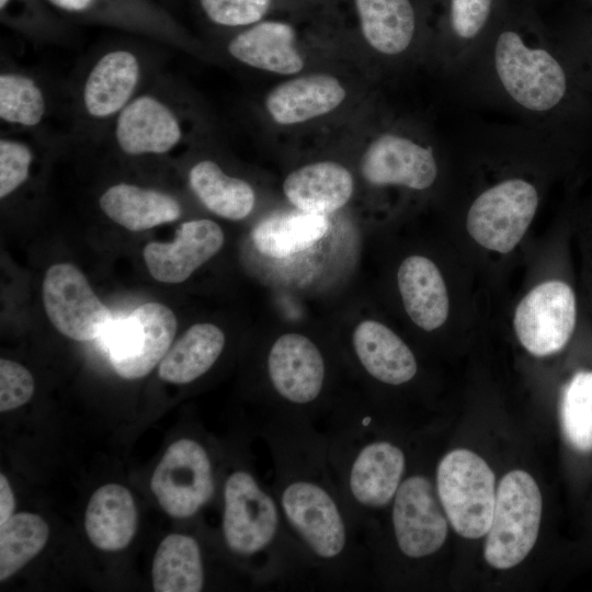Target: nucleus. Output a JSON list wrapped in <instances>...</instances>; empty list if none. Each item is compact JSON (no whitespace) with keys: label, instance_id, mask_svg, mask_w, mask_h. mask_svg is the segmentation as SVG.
<instances>
[{"label":"nucleus","instance_id":"nucleus-1","mask_svg":"<svg viewBox=\"0 0 592 592\" xmlns=\"http://www.w3.org/2000/svg\"><path fill=\"white\" fill-rule=\"evenodd\" d=\"M465 68L476 69L487 94L543 127L569 93L568 73L553 48L516 29L486 42Z\"/></svg>","mask_w":592,"mask_h":592},{"label":"nucleus","instance_id":"nucleus-2","mask_svg":"<svg viewBox=\"0 0 592 592\" xmlns=\"http://www.w3.org/2000/svg\"><path fill=\"white\" fill-rule=\"evenodd\" d=\"M153 57L140 45L132 44L98 52L86 65L72 92L75 136L107 138L118 114L148 86Z\"/></svg>","mask_w":592,"mask_h":592},{"label":"nucleus","instance_id":"nucleus-3","mask_svg":"<svg viewBox=\"0 0 592 592\" xmlns=\"http://www.w3.org/2000/svg\"><path fill=\"white\" fill-rule=\"evenodd\" d=\"M276 499L283 521L312 561L337 568L351 555L348 512L330 482L308 469H286Z\"/></svg>","mask_w":592,"mask_h":592},{"label":"nucleus","instance_id":"nucleus-4","mask_svg":"<svg viewBox=\"0 0 592 592\" xmlns=\"http://www.w3.org/2000/svg\"><path fill=\"white\" fill-rule=\"evenodd\" d=\"M542 519V494L534 478L512 470L500 480L483 555L496 569L519 565L534 547Z\"/></svg>","mask_w":592,"mask_h":592},{"label":"nucleus","instance_id":"nucleus-5","mask_svg":"<svg viewBox=\"0 0 592 592\" xmlns=\"http://www.w3.org/2000/svg\"><path fill=\"white\" fill-rule=\"evenodd\" d=\"M436 492L454 531L480 538L490 527L496 503V477L476 453L457 448L447 453L436 470Z\"/></svg>","mask_w":592,"mask_h":592},{"label":"nucleus","instance_id":"nucleus-6","mask_svg":"<svg viewBox=\"0 0 592 592\" xmlns=\"http://www.w3.org/2000/svg\"><path fill=\"white\" fill-rule=\"evenodd\" d=\"M283 516L276 499L247 470L225 481L223 535L229 549L243 557L261 555L277 542Z\"/></svg>","mask_w":592,"mask_h":592},{"label":"nucleus","instance_id":"nucleus-7","mask_svg":"<svg viewBox=\"0 0 592 592\" xmlns=\"http://www.w3.org/2000/svg\"><path fill=\"white\" fill-rule=\"evenodd\" d=\"M539 203L536 186L508 178L483 190L471 203L466 228L486 249L508 253L521 241Z\"/></svg>","mask_w":592,"mask_h":592},{"label":"nucleus","instance_id":"nucleus-8","mask_svg":"<svg viewBox=\"0 0 592 592\" xmlns=\"http://www.w3.org/2000/svg\"><path fill=\"white\" fill-rule=\"evenodd\" d=\"M174 312L160 303H146L104 332L111 364L118 376L137 379L161 362L175 337Z\"/></svg>","mask_w":592,"mask_h":592},{"label":"nucleus","instance_id":"nucleus-9","mask_svg":"<svg viewBox=\"0 0 592 592\" xmlns=\"http://www.w3.org/2000/svg\"><path fill=\"white\" fill-rule=\"evenodd\" d=\"M185 137L184 116L172 93L148 86L118 114L107 135L129 157L171 153Z\"/></svg>","mask_w":592,"mask_h":592},{"label":"nucleus","instance_id":"nucleus-10","mask_svg":"<svg viewBox=\"0 0 592 592\" xmlns=\"http://www.w3.org/2000/svg\"><path fill=\"white\" fill-rule=\"evenodd\" d=\"M46 1L68 20L128 32L171 48L192 49L186 31L158 0Z\"/></svg>","mask_w":592,"mask_h":592},{"label":"nucleus","instance_id":"nucleus-11","mask_svg":"<svg viewBox=\"0 0 592 592\" xmlns=\"http://www.w3.org/2000/svg\"><path fill=\"white\" fill-rule=\"evenodd\" d=\"M513 323L517 339L530 353L546 356L561 351L578 323L572 286L561 280L537 285L519 303Z\"/></svg>","mask_w":592,"mask_h":592},{"label":"nucleus","instance_id":"nucleus-12","mask_svg":"<svg viewBox=\"0 0 592 592\" xmlns=\"http://www.w3.org/2000/svg\"><path fill=\"white\" fill-rule=\"evenodd\" d=\"M42 296L50 322L72 340H94L112 323L109 308L94 294L84 274L71 263H57L46 271Z\"/></svg>","mask_w":592,"mask_h":592},{"label":"nucleus","instance_id":"nucleus-13","mask_svg":"<svg viewBox=\"0 0 592 592\" xmlns=\"http://www.w3.org/2000/svg\"><path fill=\"white\" fill-rule=\"evenodd\" d=\"M160 506L172 517L194 515L213 497L215 480L208 454L194 440L172 443L150 482Z\"/></svg>","mask_w":592,"mask_h":592},{"label":"nucleus","instance_id":"nucleus-14","mask_svg":"<svg viewBox=\"0 0 592 592\" xmlns=\"http://www.w3.org/2000/svg\"><path fill=\"white\" fill-rule=\"evenodd\" d=\"M447 516L432 482L422 475L402 480L392 500L391 523L399 550L420 559L436 553L447 537Z\"/></svg>","mask_w":592,"mask_h":592},{"label":"nucleus","instance_id":"nucleus-15","mask_svg":"<svg viewBox=\"0 0 592 592\" xmlns=\"http://www.w3.org/2000/svg\"><path fill=\"white\" fill-rule=\"evenodd\" d=\"M365 180L375 186H403L415 191L430 189L436 181L439 166L431 145L412 137L387 132L377 136L361 160Z\"/></svg>","mask_w":592,"mask_h":592},{"label":"nucleus","instance_id":"nucleus-16","mask_svg":"<svg viewBox=\"0 0 592 592\" xmlns=\"http://www.w3.org/2000/svg\"><path fill=\"white\" fill-rule=\"evenodd\" d=\"M344 488L356 509L379 510L392 502L406 469L400 447L386 440H374L348 455Z\"/></svg>","mask_w":592,"mask_h":592},{"label":"nucleus","instance_id":"nucleus-17","mask_svg":"<svg viewBox=\"0 0 592 592\" xmlns=\"http://www.w3.org/2000/svg\"><path fill=\"white\" fill-rule=\"evenodd\" d=\"M224 244L221 228L209 219L183 223L170 242H149L143 252L150 275L158 282L177 284L214 257Z\"/></svg>","mask_w":592,"mask_h":592},{"label":"nucleus","instance_id":"nucleus-18","mask_svg":"<svg viewBox=\"0 0 592 592\" xmlns=\"http://www.w3.org/2000/svg\"><path fill=\"white\" fill-rule=\"evenodd\" d=\"M267 374L274 390L292 405L314 402L323 388L326 366L321 352L307 337L286 333L273 343Z\"/></svg>","mask_w":592,"mask_h":592},{"label":"nucleus","instance_id":"nucleus-19","mask_svg":"<svg viewBox=\"0 0 592 592\" xmlns=\"http://www.w3.org/2000/svg\"><path fill=\"white\" fill-rule=\"evenodd\" d=\"M346 96L333 76L314 73L287 80L265 98V109L274 122L293 125L330 113Z\"/></svg>","mask_w":592,"mask_h":592},{"label":"nucleus","instance_id":"nucleus-20","mask_svg":"<svg viewBox=\"0 0 592 592\" xmlns=\"http://www.w3.org/2000/svg\"><path fill=\"white\" fill-rule=\"evenodd\" d=\"M295 33L283 22H261L236 34L227 45L228 54L252 68L293 75L304 67L294 46Z\"/></svg>","mask_w":592,"mask_h":592},{"label":"nucleus","instance_id":"nucleus-21","mask_svg":"<svg viewBox=\"0 0 592 592\" xmlns=\"http://www.w3.org/2000/svg\"><path fill=\"white\" fill-rule=\"evenodd\" d=\"M99 205L111 220L132 231L171 223L182 215L181 203L173 195L127 182L107 187Z\"/></svg>","mask_w":592,"mask_h":592},{"label":"nucleus","instance_id":"nucleus-22","mask_svg":"<svg viewBox=\"0 0 592 592\" xmlns=\"http://www.w3.org/2000/svg\"><path fill=\"white\" fill-rule=\"evenodd\" d=\"M352 340L360 363L375 379L397 386L414 377L418 365L412 351L385 325L364 320Z\"/></svg>","mask_w":592,"mask_h":592},{"label":"nucleus","instance_id":"nucleus-23","mask_svg":"<svg viewBox=\"0 0 592 592\" xmlns=\"http://www.w3.org/2000/svg\"><path fill=\"white\" fill-rule=\"evenodd\" d=\"M397 277L411 320L426 331L441 327L448 316V295L437 266L428 258L412 255L402 261Z\"/></svg>","mask_w":592,"mask_h":592},{"label":"nucleus","instance_id":"nucleus-24","mask_svg":"<svg viewBox=\"0 0 592 592\" xmlns=\"http://www.w3.org/2000/svg\"><path fill=\"white\" fill-rule=\"evenodd\" d=\"M353 187L350 171L333 161L304 166L289 173L283 184L285 196L296 208L323 215L342 207Z\"/></svg>","mask_w":592,"mask_h":592},{"label":"nucleus","instance_id":"nucleus-25","mask_svg":"<svg viewBox=\"0 0 592 592\" xmlns=\"http://www.w3.org/2000/svg\"><path fill=\"white\" fill-rule=\"evenodd\" d=\"M84 528L90 542L102 550L125 548L137 528V510L129 490L117 483L100 487L88 503Z\"/></svg>","mask_w":592,"mask_h":592},{"label":"nucleus","instance_id":"nucleus-26","mask_svg":"<svg viewBox=\"0 0 592 592\" xmlns=\"http://www.w3.org/2000/svg\"><path fill=\"white\" fill-rule=\"evenodd\" d=\"M53 111L48 88L37 75L19 67L0 72V121L5 132L39 129Z\"/></svg>","mask_w":592,"mask_h":592},{"label":"nucleus","instance_id":"nucleus-27","mask_svg":"<svg viewBox=\"0 0 592 592\" xmlns=\"http://www.w3.org/2000/svg\"><path fill=\"white\" fill-rule=\"evenodd\" d=\"M362 34L368 45L387 57L410 49L417 29L410 0H355Z\"/></svg>","mask_w":592,"mask_h":592},{"label":"nucleus","instance_id":"nucleus-28","mask_svg":"<svg viewBox=\"0 0 592 592\" xmlns=\"http://www.w3.org/2000/svg\"><path fill=\"white\" fill-rule=\"evenodd\" d=\"M224 346L225 334L217 326L195 323L161 360L159 377L172 384H189L215 364Z\"/></svg>","mask_w":592,"mask_h":592},{"label":"nucleus","instance_id":"nucleus-29","mask_svg":"<svg viewBox=\"0 0 592 592\" xmlns=\"http://www.w3.org/2000/svg\"><path fill=\"white\" fill-rule=\"evenodd\" d=\"M329 227L326 215L298 209L262 219L252 230V240L262 254L285 258L311 247Z\"/></svg>","mask_w":592,"mask_h":592},{"label":"nucleus","instance_id":"nucleus-30","mask_svg":"<svg viewBox=\"0 0 592 592\" xmlns=\"http://www.w3.org/2000/svg\"><path fill=\"white\" fill-rule=\"evenodd\" d=\"M189 185L212 213L230 220L246 218L254 206V191L244 180L230 177L213 160H201L187 173Z\"/></svg>","mask_w":592,"mask_h":592},{"label":"nucleus","instance_id":"nucleus-31","mask_svg":"<svg viewBox=\"0 0 592 592\" xmlns=\"http://www.w3.org/2000/svg\"><path fill=\"white\" fill-rule=\"evenodd\" d=\"M151 574L157 592L201 591L204 568L198 543L187 535H168L157 548Z\"/></svg>","mask_w":592,"mask_h":592},{"label":"nucleus","instance_id":"nucleus-32","mask_svg":"<svg viewBox=\"0 0 592 592\" xmlns=\"http://www.w3.org/2000/svg\"><path fill=\"white\" fill-rule=\"evenodd\" d=\"M493 0H449L448 37L442 58L453 71L464 70L483 45Z\"/></svg>","mask_w":592,"mask_h":592},{"label":"nucleus","instance_id":"nucleus-33","mask_svg":"<svg viewBox=\"0 0 592 592\" xmlns=\"http://www.w3.org/2000/svg\"><path fill=\"white\" fill-rule=\"evenodd\" d=\"M48 536V525L37 514L18 513L0 524V580H7L33 559Z\"/></svg>","mask_w":592,"mask_h":592},{"label":"nucleus","instance_id":"nucleus-34","mask_svg":"<svg viewBox=\"0 0 592 592\" xmlns=\"http://www.w3.org/2000/svg\"><path fill=\"white\" fill-rule=\"evenodd\" d=\"M2 24L37 43H66L70 27L46 0H0Z\"/></svg>","mask_w":592,"mask_h":592},{"label":"nucleus","instance_id":"nucleus-35","mask_svg":"<svg viewBox=\"0 0 592 592\" xmlns=\"http://www.w3.org/2000/svg\"><path fill=\"white\" fill-rule=\"evenodd\" d=\"M559 414L563 435L572 448L592 451V369L576 372L560 395Z\"/></svg>","mask_w":592,"mask_h":592},{"label":"nucleus","instance_id":"nucleus-36","mask_svg":"<svg viewBox=\"0 0 592 592\" xmlns=\"http://www.w3.org/2000/svg\"><path fill=\"white\" fill-rule=\"evenodd\" d=\"M23 132H4L0 138V197L12 195L31 177L36 159L34 145Z\"/></svg>","mask_w":592,"mask_h":592},{"label":"nucleus","instance_id":"nucleus-37","mask_svg":"<svg viewBox=\"0 0 592 592\" xmlns=\"http://www.w3.org/2000/svg\"><path fill=\"white\" fill-rule=\"evenodd\" d=\"M270 2L271 0H198L209 21L226 27L257 23L269 10Z\"/></svg>","mask_w":592,"mask_h":592},{"label":"nucleus","instance_id":"nucleus-38","mask_svg":"<svg viewBox=\"0 0 592 592\" xmlns=\"http://www.w3.org/2000/svg\"><path fill=\"white\" fill-rule=\"evenodd\" d=\"M35 384L32 374L21 364L0 360V411L16 409L33 396Z\"/></svg>","mask_w":592,"mask_h":592},{"label":"nucleus","instance_id":"nucleus-39","mask_svg":"<svg viewBox=\"0 0 592 592\" xmlns=\"http://www.w3.org/2000/svg\"><path fill=\"white\" fill-rule=\"evenodd\" d=\"M14 497L7 477L0 475V524L13 515Z\"/></svg>","mask_w":592,"mask_h":592},{"label":"nucleus","instance_id":"nucleus-40","mask_svg":"<svg viewBox=\"0 0 592 592\" xmlns=\"http://www.w3.org/2000/svg\"><path fill=\"white\" fill-rule=\"evenodd\" d=\"M158 1L170 10L175 0H158Z\"/></svg>","mask_w":592,"mask_h":592}]
</instances>
